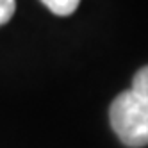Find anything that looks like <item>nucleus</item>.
Listing matches in <instances>:
<instances>
[{
	"mask_svg": "<svg viewBox=\"0 0 148 148\" xmlns=\"http://www.w3.org/2000/svg\"><path fill=\"white\" fill-rule=\"evenodd\" d=\"M16 11V0H0V27L7 23Z\"/></svg>",
	"mask_w": 148,
	"mask_h": 148,
	"instance_id": "nucleus-4",
	"label": "nucleus"
},
{
	"mask_svg": "<svg viewBox=\"0 0 148 148\" xmlns=\"http://www.w3.org/2000/svg\"><path fill=\"white\" fill-rule=\"evenodd\" d=\"M79 2L80 0H41V4L57 16H70L71 13H75Z\"/></svg>",
	"mask_w": 148,
	"mask_h": 148,
	"instance_id": "nucleus-2",
	"label": "nucleus"
},
{
	"mask_svg": "<svg viewBox=\"0 0 148 148\" xmlns=\"http://www.w3.org/2000/svg\"><path fill=\"white\" fill-rule=\"evenodd\" d=\"M109 121L125 146L143 148L148 145V102L134 89L121 91L112 100Z\"/></svg>",
	"mask_w": 148,
	"mask_h": 148,
	"instance_id": "nucleus-1",
	"label": "nucleus"
},
{
	"mask_svg": "<svg viewBox=\"0 0 148 148\" xmlns=\"http://www.w3.org/2000/svg\"><path fill=\"white\" fill-rule=\"evenodd\" d=\"M137 95H141V97L148 102V64L139 68L136 71V75L132 79V88Z\"/></svg>",
	"mask_w": 148,
	"mask_h": 148,
	"instance_id": "nucleus-3",
	"label": "nucleus"
}]
</instances>
